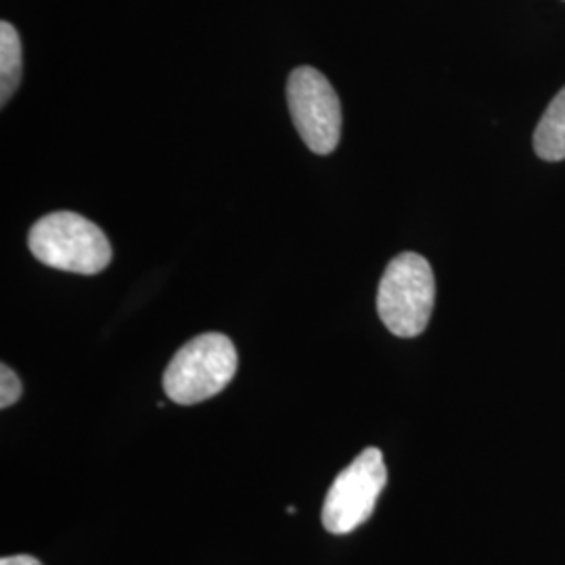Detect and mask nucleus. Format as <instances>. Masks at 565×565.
Segmentation results:
<instances>
[{"mask_svg": "<svg viewBox=\"0 0 565 565\" xmlns=\"http://www.w3.org/2000/svg\"><path fill=\"white\" fill-rule=\"evenodd\" d=\"M23 74V51L18 30L9 23H0V102H7L15 95Z\"/></svg>", "mask_w": 565, "mask_h": 565, "instance_id": "0eeeda50", "label": "nucleus"}, {"mask_svg": "<svg viewBox=\"0 0 565 565\" xmlns=\"http://www.w3.org/2000/svg\"><path fill=\"white\" fill-rule=\"evenodd\" d=\"M534 149L546 162L565 160V88H562L534 132Z\"/></svg>", "mask_w": 565, "mask_h": 565, "instance_id": "423d86ee", "label": "nucleus"}, {"mask_svg": "<svg viewBox=\"0 0 565 565\" xmlns=\"http://www.w3.org/2000/svg\"><path fill=\"white\" fill-rule=\"evenodd\" d=\"M23 392V385L18 377V373L13 369H9L7 364L0 366V406L9 408L11 404L18 403Z\"/></svg>", "mask_w": 565, "mask_h": 565, "instance_id": "6e6552de", "label": "nucleus"}, {"mask_svg": "<svg viewBox=\"0 0 565 565\" xmlns=\"http://www.w3.org/2000/svg\"><path fill=\"white\" fill-rule=\"evenodd\" d=\"M287 103L306 147L317 156L331 153L342 137V105L331 82L315 67H298L287 82Z\"/></svg>", "mask_w": 565, "mask_h": 565, "instance_id": "39448f33", "label": "nucleus"}, {"mask_svg": "<svg viewBox=\"0 0 565 565\" xmlns=\"http://www.w3.org/2000/svg\"><path fill=\"white\" fill-rule=\"evenodd\" d=\"M0 565H42L36 557L32 555H11V557H2Z\"/></svg>", "mask_w": 565, "mask_h": 565, "instance_id": "1a4fd4ad", "label": "nucleus"}, {"mask_svg": "<svg viewBox=\"0 0 565 565\" xmlns=\"http://www.w3.org/2000/svg\"><path fill=\"white\" fill-rule=\"evenodd\" d=\"M237 350L223 333L184 343L163 373V392L177 404H198L221 394L237 373Z\"/></svg>", "mask_w": 565, "mask_h": 565, "instance_id": "f03ea898", "label": "nucleus"}, {"mask_svg": "<svg viewBox=\"0 0 565 565\" xmlns=\"http://www.w3.org/2000/svg\"><path fill=\"white\" fill-rule=\"evenodd\" d=\"M434 300V270L424 256L406 252L387 264L377 289V312L394 335H422L431 319Z\"/></svg>", "mask_w": 565, "mask_h": 565, "instance_id": "7ed1b4c3", "label": "nucleus"}, {"mask_svg": "<svg viewBox=\"0 0 565 565\" xmlns=\"http://www.w3.org/2000/svg\"><path fill=\"white\" fill-rule=\"evenodd\" d=\"M30 252L42 264L76 273L97 275L111 263V245L102 228L74 212H53L30 228Z\"/></svg>", "mask_w": 565, "mask_h": 565, "instance_id": "f257e3e1", "label": "nucleus"}, {"mask_svg": "<svg viewBox=\"0 0 565 565\" xmlns=\"http://www.w3.org/2000/svg\"><path fill=\"white\" fill-rule=\"evenodd\" d=\"M387 482L384 455L369 446L343 469L329 488L323 503V525L331 534H350L375 511Z\"/></svg>", "mask_w": 565, "mask_h": 565, "instance_id": "20e7f679", "label": "nucleus"}]
</instances>
